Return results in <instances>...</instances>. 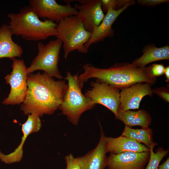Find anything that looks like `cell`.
<instances>
[{
  "instance_id": "6da1fadb",
  "label": "cell",
  "mask_w": 169,
  "mask_h": 169,
  "mask_svg": "<svg viewBox=\"0 0 169 169\" xmlns=\"http://www.w3.org/2000/svg\"><path fill=\"white\" fill-rule=\"evenodd\" d=\"M28 91L20 109L24 115L36 114L40 117L51 115L59 109L68 87L62 80H55L45 72L28 74Z\"/></svg>"
},
{
  "instance_id": "7a4b0ae2",
  "label": "cell",
  "mask_w": 169,
  "mask_h": 169,
  "mask_svg": "<svg viewBox=\"0 0 169 169\" xmlns=\"http://www.w3.org/2000/svg\"><path fill=\"white\" fill-rule=\"evenodd\" d=\"M150 69V66L140 68L132 63H116L107 69L99 68L86 64L83 66L84 72L78 79L84 84L89 79L95 78L99 82L119 89L140 82L152 85L156 83V78L151 75Z\"/></svg>"
},
{
  "instance_id": "3957f363",
  "label": "cell",
  "mask_w": 169,
  "mask_h": 169,
  "mask_svg": "<svg viewBox=\"0 0 169 169\" xmlns=\"http://www.w3.org/2000/svg\"><path fill=\"white\" fill-rule=\"evenodd\" d=\"M7 17L10 20L8 26L13 35L31 41L57 36V24L48 20L41 21L29 6L22 8L19 13H9Z\"/></svg>"
},
{
  "instance_id": "277c9868",
  "label": "cell",
  "mask_w": 169,
  "mask_h": 169,
  "mask_svg": "<svg viewBox=\"0 0 169 169\" xmlns=\"http://www.w3.org/2000/svg\"><path fill=\"white\" fill-rule=\"evenodd\" d=\"M78 77V73L72 75L70 71L67 72L64 79L68 81V87L59 109L75 125H78L80 117L84 112L92 109L96 105L82 93L84 84L79 80Z\"/></svg>"
},
{
  "instance_id": "5b68a950",
  "label": "cell",
  "mask_w": 169,
  "mask_h": 169,
  "mask_svg": "<svg viewBox=\"0 0 169 169\" xmlns=\"http://www.w3.org/2000/svg\"><path fill=\"white\" fill-rule=\"evenodd\" d=\"M57 38L63 43L65 59L71 52L77 50L86 54L88 49L84 46L91 37V33L87 31L76 16L66 17L57 24Z\"/></svg>"
},
{
  "instance_id": "8992f818",
  "label": "cell",
  "mask_w": 169,
  "mask_h": 169,
  "mask_svg": "<svg viewBox=\"0 0 169 169\" xmlns=\"http://www.w3.org/2000/svg\"><path fill=\"white\" fill-rule=\"evenodd\" d=\"M63 43L59 39L51 40L46 44H38V53L28 68V74L38 70L44 71L49 76L59 80L63 78L58 69L59 54Z\"/></svg>"
},
{
  "instance_id": "52a82bcc",
  "label": "cell",
  "mask_w": 169,
  "mask_h": 169,
  "mask_svg": "<svg viewBox=\"0 0 169 169\" xmlns=\"http://www.w3.org/2000/svg\"><path fill=\"white\" fill-rule=\"evenodd\" d=\"M12 70L4 79L7 84L11 87L8 97L2 103L6 105H19L24 101L27 92V78L28 68L23 59L16 58L12 59Z\"/></svg>"
},
{
  "instance_id": "ba28073f",
  "label": "cell",
  "mask_w": 169,
  "mask_h": 169,
  "mask_svg": "<svg viewBox=\"0 0 169 169\" xmlns=\"http://www.w3.org/2000/svg\"><path fill=\"white\" fill-rule=\"evenodd\" d=\"M66 5L58 4L55 0H30L29 6L39 17L59 22L67 17L77 16L78 11L70 4V1H65Z\"/></svg>"
},
{
  "instance_id": "9c48e42d",
  "label": "cell",
  "mask_w": 169,
  "mask_h": 169,
  "mask_svg": "<svg viewBox=\"0 0 169 169\" xmlns=\"http://www.w3.org/2000/svg\"><path fill=\"white\" fill-rule=\"evenodd\" d=\"M90 84L91 88L84 95L95 104H101L108 108L116 117L120 104V89L96 80L91 81Z\"/></svg>"
},
{
  "instance_id": "30bf717a",
  "label": "cell",
  "mask_w": 169,
  "mask_h": 169,
  "mask_svg": "<svg viewBox=\"0 0 169 169\" xmlns=\"http://www.w3.org/2000/svg\"><path fill=\"white\" fill-rule=\"evenodd\" d=\"M80 4H75L74 8L78 13L77 17L85 29L92 33L94 28L101 23L105 15L100 0H77Z\"/></svg>"
},
{
  "instance_id": "8fae6325",
  "label": "cell",
  "mask_w": 169,
  "mask_h": 169,
  "mask_svg": "<svg viewBox=\"0 0 169 169\" xmlns=\"http://www.w3.org/2000/svg\"><path fill=\"white\" fill-rule=\"evenodd\" d=\"M150 151H126L108 157V169H144L150 157Z\"/></svg>"
},
{
  "instance_id": "7c38bea8",
  "label": "cell",
  "mask_w": 169,
  "mask_h": 169,
  "mask_svg": "<svg viewBox=\"0 0 169 169\" xmlns=\"http://www.w3.org/2000/svg\"><path fill=\"white\" fill-rule=\"evenodd\" d=\"M151 85L147 83L140 82L121 89L120 104L118 110L124 111L139 109L143 98L147 95H152Z\"/></svg>"
},
{
  "instance_id": "4fadbf2b",
  "label": "cell",
  "mask_w": 169,
  "mask_h": 169,
  "mask_svg": "<svg viewBox=\"0 0 169 169\" xmlns=\"http://www.w3.org/2000/svg\"><path fill=\"white\" fill-rule=\"evenodd\" d=\"M26 122L21 125L23 136L21 143L13 152L7 155L0 150V160L7 164L19 162L23 157V147L27 137L30 134L38 132L41 129L42 123L39 115L36 114L28 115Z\"/></svg>"
},
{
  "instance_id": "5bb4252c",
  "label": "cell",
  "mask_w": 169,
  "mask_h": 169,
  "mask_svg": "<svg viewBox=\"0 0 169 169\" xmlns=\"http://www.w3.org/2000/svg\"><path fill=\"white\" fill-rule=\"evenodd\" d=\"M135 3V1L131 0L120 9L115 10L111 8H108L107 13L100 25L95 27L90 37L85 44L84 46L88 49L90 46L94 43L103 40L106 38L111 37L114 34V30L112 26L118 16L128 7Z\"/></svg>"
},
{
  "instance_id": "9a60e30c",
  "label": "cell",
  "mask_w": 169,
  "mask_h": 169,
  "mask_svg": "<svg viewBox=\"0 0 169 169\" xmlns=\"http://www.w3.org/2000/svg\"><path fill=\"white\" fill-rule=\"evenodd\" d=\"M104 133L101 128L98 144L84 155L76 157L81 169H105L107 166L108 157L105 149Z\"/></svg>"
},
{
  "instance_id": "2e32d148",
  "label": "cell",
  "mask_w": 169,
  "mask_h": 169,
  "mask_svg": "<svg viewBox=\"0 0 169 169\" xmlns=\"http://www.w3.org/2000/svg\"><path fill=\"white\" fill-rule=\"evenodd\" d=\"M104 140L106 153L117 154L126 151H150L149 148L145 145L124 136L116 138L105 136Z\"/></svg>"
},
{
  "instance_id": "e0dca14e",
  "label": "cell",
  "mask_w": 169,
  "mask_h": 169,
  "mask_svg": "<svg viewBox=\"0 0 169 169\" xmlns=\"http://www.w3.org/2000/svg\"><path fill=\"white\" fill-rule=\"evenodd\" d=\"M12 35L8 25L4 24L0 27V59L7 58L12 59L22 56L23 49L13 41Z\"/></svg>"
},
{
  "instance_id": "ac0fdd59",
  "label": "cell",
  "mask_w": 169,
  "mask_h": 169,
  "mask_svg": "<svg viewBox=\"0 0 169 169\" xmlns=\"http://www.w3.org/2000/svg\"><path fill=\"white\" fill-rule=\"evenodd\" d=\"M143 51L142 56L132 62L139 68L145 67L153 62L169 59V47L167 45L160 48L153 44L148 45L144 48Z\"/></svg>"
},
{
  "instance_id": "d6986e66",
  "label": "cell",
  "mask_w": 169,
  "mask_h": 169,
  "mask_svg": "<svg viewBox=\"0 0 169 169\" xmlns=\"http://www.w3.org/2000/svg\"><path fill=\"white\" fill-rule=\"evenodd\" d=\"M115 118L130 127L136 125L142 127H148L152 120L150 115L144 110L137 111H121L118 110Z\"/></svg>"
},
{
  "instance_id": "ffe728a7",
  "label": "cell",
  "mask_w": 169,
  "mask_h": 169,
  "mask_svg": "<svg viewBox=\"0 0 169 169\" xmlns=\"http://www.w3.org/2000/svg\"><path fill=\"white\" fill-rule=\"evenodd\" d=\"M157 145L154 142L149 147L150 157L146 169H157L161 161L169 152L168 150H165L161 147L158 148L154 152L153 149Z\"/></svg>"
},
{
  "instance_id": "44dd1931",
  "label": "cell",
  "mask_w": 169,
  "mask_h": 169,
  "mask_svg": "<svg viewBox=\"0 0 169 169\" xmlns=\"http://www.w3.org/2000/svg\"><path fill=\"white\" fill-rule=\"evenodd\" d=\"M121 136L131 138L139 143H143L148 148L154 143L153 138L145 136L137 132L136 129L125 125Z\"/></svg>"
},
{
  "instance_id": "7402d4cb",
  "label": "cell",
  "mask_w": 169,
  "mask_h": 169,
  "mask_svg": "<svg viewBox=\"0 0 169 169\" xmlns=\"http://www.w3.org/2000/svg\"><path fill=\"white\" fill-rule=\"evenodd\" d=\"M103 11L107 12L108 8L111 7L115 10H118L129 2V0H100Z\"/></svg>"
},
{
  "instance_id": "603a6c76",
  "label": "cell",
  "mask_w": 169,
  "mask_h": 169,
  "mask_svg": "<svg viewBox=\"0 0 169 169\" xmlns=\"http://www.w3.org/2000/svg\"><path fill=\"white\" fill-rule=\"evenodd\" d=\"M64 159L66 165L65 169H81L77 158L74 157L72 154L66 155Z\"/></svg>"
},
{
  "instance_id": "cb8c5ba5",
  "label": "cell",
  "mask_w": 169,
  "mask_h": 169,
  "mask_svg": "<svg viewBox=\"0 0 169 169\" xmlns=\"http://www.w3.org/2000/svg\"><path fill=\"white\" fill-rule=\"evenodd\" d=\"M165 68L162 64H153L150 66V74L154 77L161 76L164 74Z\"/></svg>"
},
{
  "instance_id": "d4e9b609",
  "label": "cell",
  "mask_w": 169,
  "mask_h": 169,
  "mask_svg": "<svg viewBox=\"0 0 169 169\" xmlns=\"http://www.w3.org/2000/svg\"><path fill=\"white\" fill-rule=\"evenodd\" d=\"M152 93L158 95L165 101H169V89L165 87L157 88L152 90Z\"/></svg>"
},
{
  "instance_id": "484cf974",
  "label": "cell",
  "mask_w": 169,
  "mask_h": 169,
  "mask_svg": "<svg viewBox=\"0 0 169 169\" xmlns=\"http://www.w3.org/2000/svg\"><path fill=\"white\" fill-rule=\"evenodd\" d=\"M167 0H138L137 1L141 5L149 7L155 6L156 5L169 2Z\"/></svg>"
},
{
  "instance_id": "4316f807",
  "label": "cell",
  "mask_w": 169,
  "mask_h": 169,
  "mask_svg": "<svg viewBox=\"0 0 169 169\" xmlns=\"http://www.w3.org/2000/svg\"><path fill=\"white\" fill-rule=\"evenodd\" d=\"M157 169H169V158L161 165H159Z\"/></svg>"
},
{
  "instance_id": "83f0119b",
  "label": "cell",
  "mask_w": 169,
  "mask_h": 169,
  "mask_svg": "<svg viewBox=\"0 0 169 169\" xmlns=\"http://www.w3.org/2000/svg\"><path fill=\"white\" fill-rule=\"evenodd\" d=\"M166 78V82L169 81V66L165 68L164 73Z\"/></svg>"
},
{
  "instance_id": "f1b7e54d",
  "label": "cell",
  "mask_w": 169,
  "mask_h": 169,
  "mask_svg": "<svg viewBox=\"0 0 169 169\" xmlns=\"http://www.w3.org/2000/svg\"><path fill=\"white\" fill-rule=\"evenodd\" d=\"M0 90H1V87H0Z\"/></svg>"
}]
</instances>
